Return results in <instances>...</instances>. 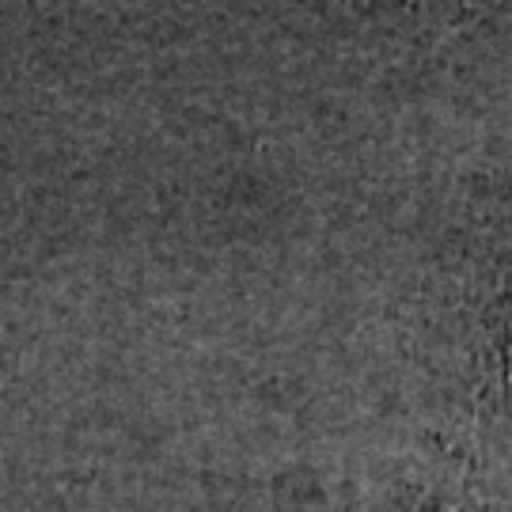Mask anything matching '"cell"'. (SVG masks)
Returning a JSON list of instances; mask_svg holds the SVG:
<instances>
[{"label":"cell","mask_w":512,"mask_h":512,"mask_svg":"<svg viewBox=\"0 0 512 512\" xmlns=\"http://www.w3.org/2000/svg\"><path fill=\"white\" fill-rule=\"evenodd\" d=\"M448 512H478V509H448Z\"/></svg>","instance_id":"6da1fadb"}]
</instances>
